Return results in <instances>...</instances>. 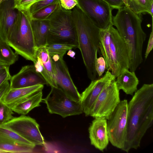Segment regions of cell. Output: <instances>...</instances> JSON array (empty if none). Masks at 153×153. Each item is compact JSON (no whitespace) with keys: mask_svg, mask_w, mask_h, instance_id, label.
<instances>
[{"mask_svg":"<svg viewBox=\"0 0 153 153\" xmlns=\"http://www.w3.org/2000/svg\"><path fill=\"white\" fill-rule=\"evenodd\" d=\"M153 121V84H144L128 103L126 128L122 150L137 149Z\"/></svg>","mask_w":153,"mask_h":153,"instance_id":"1","label":"cell"},{"mask_svg":"<svg viewBox=\"0 0 153 153\" xmlns=\"http://www.w3.org/2000/svg\"><path fill=\"white\" fill-rule=\"evenodd\" d=\"M125 5L113 16L112 24L125 41L129 58V70L134 71L142 63L143 47L146 35L143 30L141 17Z\"/></svg>","mask_w":153,"mask_h":153,"instance_id":"2","label":"cell"},{"mask_svg":"<svg viewBox=\"0 0 153 153\" xmlns=\"http://www.w3.org/2000/svg\"><path fill=\"white\" fill-rule=\"evenodd\" d=\"M78 48L81 52L88 78L97 79L95 63L100 51V29L92 22L78 4L71 10Z\"/></svg>","mask_w":153,"mask_h":153,"instance_id":"3","label":"cell"},{"mask_svg":"<svg viewBox=\"0 0 153 153\" xmlns=\"http://www.w3.org/2000/svg\"><path fill=\"white\" fill-rule=\"evenodd\" d=\"M17 10L16 22L7 43L17 54L34 62L37 49L29 10Z\"/></svg>","mask_w":153,"mask_h":153,"instance_id":"4","label":"cell"},{"mask_svg":"<svg viewBox=\"0 0 153 153\" xmlns=\"http://www.w3.org/2000/svg\"><path fill=\"white\" fill-rule=\"evenodd\" d=\"M49 32L47 44L60 43L76 46L78 41L71 10L60 7L48 19Z\"/></svg>","mask_w":153,"mask_h":153,"instance_id":"5","label":"cell"},{"mask_svg":"<svg viewBox=\"0 0 153 153\" xmlns=\"http://www.w3.org/2000/svg\"><path fill=\"white\" fill-rule=\"evenodd\" d=\"M127 105L126 100L120 101L107 120L109 141L113 146L121 150L126 136Z\"/></svg>","mask_w":153,"mask_h":153,"instance_id":"6","label":"cell"},{"mask_svg":"<svg viewBox=\"0 0 153 153\" xmlns=\"http://www.w3.org/2000/svg\"><path fill=\"white\" fill-rule=\"evenodd\" d=\"M43 100L49 113L63 118L83 113L80 102L71 99L58 88L51 87L49 93Z\"/></svg>","mask_w":153,"mask_h":153,"instance_id":"7","label":"cell"},{"mask_svg":"<svg viewBox=\"0 0 153 153\" xmlns=\"http://www.w3.org/2000/svg\"><path fill=\"white\" fill-rule=\"evenodd\" d=\"M93 23L100 29H105L112 24L113 9L102 0H76Z\"/></svg>","mask_w":153,"mask_h":153,"instance_id":"8","label":"cell"},{"mask_svg":"<svg viewBox=\"0 0 153 153\" xmlns=\"http://www.w3.org/2000/svg\"><path fill=\"white\" fill-rule=\"evenodd\" d=\"M119 91L115 79L113 80L100 94L90 116L94 118H104L107 120L120 101Z\"/></svg>","mask_w":153,"mask_h":153,"instance_id":"9","label":"cell"},{"mask_svg":"<svg viewBox=\"0 0 153 153\" xmlns=\"http://www.w3.org/2000/svg\"><path fill=\"white\" fill-rule=\"evenodd\" d=\"M111 26L110 49L112 63V74L116 79L122 70L129 69V58L126 44L116 29Z\"/></svg>","mask_w":153,"mask_h":153,"instance_id":"10","label":"cell"},{"mask_svg":"<svg viewBox=\"0 0 153 153\" xmlns=\"http://www.w3.org/2000/svg\"><path fill=\"white\" fill-rule=\"evenodd\" d=\"M16 132L36 145H42L44 139L41 134L39 125L36 120L30 117L22 115L14 117L1 125Z\"/></svg>","mask_w":153,"mask_h":153,"instance_id":"11","label":"cell"},{"mask_svg":"<svg viewBox=\"0 0 153 153\" xmlns=\"http://www.w3.org/2000/svg\"><path fill=\"white\" fill-rule=\"evenodd\" d=\"M115 79L111 72L107 71L102 78L91 81L89 86L81 94L80 103L85 116H90L101 92L113 80Z\"/></svg>","mask_w":153,"mask_h":153,"instance_id":"12","label":"cell"},{"mask_svg":"<svg viewBox=\"0 0 153 153\" xmlns=\"http://www.w3.org/2000/svg\"><path fill=\"white\" fill-rule=\"evenodd\" d=\"M53 64L57 88L61 90L71 99L80 102L81 94L72 80L68 66L63 58L60 57L57 61H53Z\"/></svg>","mask_w":153,"mask_h":153,"instance_id":"13","label":"cell"},{"mask_svg":"<svg viewBox=\"0 0 153 153\" xmlns=\"http://www.w3.org/2000/svg\"><path fill=\"white\" fill-rule=\"evenodd\" d=\"M36 71L46 81L47 85L57 88L55 77L53 61L45 46L38 49L36 59L33 62Z\"/></svg>","mask_w":153,"mask_h":153,"instance_id":"14","label":"cell"},{"mask_svg":"<svg viewBox=\"0 0 153 153\" xmlns=\"http://www.w3.org/2000/svg\"><path fill=\"white\" fill-rule=\"evenodd\" d=\"M18 10L14 7V0L0 4V39L7 42L15 24Z\"/></svg>","mask_w":153,"mask_h":153,"instance_id":"15","label":"cell"},{"mask_svg":"<svg viewBox=\"0 0 153 153\" xmlns=\"http://www.w3.org/2000/svg\"><path fill=\"white\" fill-rule=\"evenodd\" d=\"M107 121L104 118H95L88 128L91 144L101 151L106 148L109 141Z\"/></svg>","mask_w":153,"mask_h":153,"instance_id":"16","label":"cell"},{"mask_svg":"<svg viewBox=\"0 0 153 153\" xmlns=\"http://www.w3.org/2000/svg\"><path fill=\"white\" fill-rule=\"evenodd\" d=\"M42 84L28 87L10 89L1 101L11 108L35 93L42 91Z\"/></svg>","mask_w":153,"mask_h":153,"instance_id":"17","label":"cell"},{"mask_svg":"<svg viewBox=\"0 0 153 153\" xmlns=\"http://www.w3.org/2000/svg\"><path fill=\"white\" fill-rule=\"evenodd\" d=\"M117 78L116 82L119 90H122L126 94L132 96L137 90L139 81L134 71L124 69Z\"/></svg>","mask_w":153,"mask_h":153,"instance_id":"18","label":"cell"},{"mask_svg":"<svg viewBox=\"0 0 153 153\" xmlns=\"http://www.w3.org/2000/svg\"><path fill=\"white\" fill-rule=\"evenodd\" d=\"M31 24L37 49L45 46L47 44L49 32V20H36L31 18Z\"/></svg>","mask_w":153,"mask_h":153,"instance_id":"19","label":"cell"},{"mask_svg":"<svg viewBox=\"0 0 153 153\" xmlns=\"http://www.w3.org/2000/svg\"><path fill=\"white\" fill-rule=\"evenodd\" d=\"M42 97V90L39 91L14 105L11 109L19 114L26 115L33 108L40 105Z\"/></svg>","mask_w":153,"mask_h":153,"instance_id":"20","label":"cell"},{"mask_svg":"<svg viewBox=\"0 0 153 153\" xmlns=\"http://www.w3.org/2000/svg\"><path fill=\"white\" fill-rule=\"evenodd\" d=\"M0 143H8L34 148L36 145L16 132L0 125Z\"/></svg>","mask_w":153,"mask_h":153,"instance_id":"21","label":"cell"},{"mask_svg":"<svg viewBox=\"0 0 153 153\" xmlns=\"http://www.w3.org/2000/svg\"><path fill=\"white\" fill-rule=\"evenodd\" d=\"M110 27L106 29H100V50L105 60L107 71L111 72L112 63L110 49Z\"/></svg>","mask_w":153,"mask_h":153,"instance_id":"22","label":"cell"},{"mask_svg":"<svg viewBox=\"0 0 153 153\" xmlns=\"http://www.w3.org/2000/svg\"><path fill=\"white\" fill-rule=\"evenodd\" d=\"M6 42L0 39V64L9 66L18 59V55L14 52Z\"/></svg>","mask_w":153,"mask_h":153,"instance_id":"23","label":"cell"},{"mask_svg":"<svg viewBox=\"0 0 153 153\" xmlns=\"http://www.w3.org/2000/svg\"><path fill=\"white\" fill-rule=\"evenodd\" d=\"M10 80V89L29 87L27 65L23 66L19 72L11 76Z\"/></svg>","mask_w":153,"mask_h":153,"instance_id":"24","label":"cell"},{"mask_svg":"<svg viewBox=\"0 0 153 153\" xmlns=\"http://www.w3.org/2000/svg\"><path fill=\"white\" fill-rule=\"evenodd\" d=\"M60 6L59 1L30 15L31 18L36 20H48Z\"/></svg>","mask_w":153,"mask_h":153,"instance_id":"25","label":"cell"},{"mask_svg":"<svg viewBox=\"0 0 153 153\" xmlns=\"http://www.w3.org/2000/svg\"><path fill=\"white\" fill-rule=\"evenodd\" d=\"M45 46L51 57L54 55H58L62 58L67 51L78 48L76 46L60 43L48 44Z\"/></svg>","mask_w":153,"mask_h":153,"instance_id":"26","label":"cell"},{"mask_svg":"<svg viewBox=\"0 0 153 153\" xmlns=\"http://www.w3.org/2000/svg\"><path fill=\"white\" fill-rule=\"evenodd\" d=\"M34 148L8 143H0V153H31Z\"/></svg>","mask_w":153,"mask_h":153,"instance_id":"27","label":"cell"},{"mask_svg":"<svg viewBox=\"0 0 153 153\" xmlns=\"http://www.w3.org/2000/svg\"><path fill=\"white\" fill-rule=\"evenodd\" d=\"M133 11L139 15L147 13L153 17V0H135Z\"/></svg>","mask_w":153,"mask_h":153,"instance_id":"28","label":"cell"},{"mask_svg":"<svg viewBox=\"0 0 153 153\" xmlns=\"http://www.w3.org/2000/svg\"><path fill=\"white\" fill-rule=\"evenodd\" d=\"M13 111L1 100L0 101V125L12 119L14 117Z\"/></svg>","mask_w":153,"mask_h":153,"instance_id":"29","label":"cell"},{"mask_svg":"<svg viewBox=\"0 0 153 153\" xmlns=\"http://www.w3.org/2000/svg\"><path fill=\"white\" fill-rule=\"evenodd\" d=\"M59 0H38L30 7L29 12L31 15L42 8L58 1Z\"/></svg>","mask_w":153,"mask_h":153,"instance_id":"30","label":"cell"},{"mask_svg":"<svg viewBox=\"0 0 153 153\" xmlns=\"http://www.w3.org/2000/svg\"><path fill=\"white\" fill-rule=\"evenodd\" d=\"M38 0H14V7L18 10H29L30 7Z\"/></svg>","mask_w":153,"mask_h":153,"instance_id":"31","label":"cell"},{"mask_svg":"<svg viewBox=\"0 0 153 153\" xmlns=\"http://www.w3.org/2000/svg\"><path fill=\"white\" fill-rule=\"evenodd\" d=\"M106 64L103 57L101 56L97 59L95 63V68L99 77L101 76L105 71Z\"/></svg>","mask_w":153,"mask_h":153,"instance_id":"32","label":"cell"},{"mask_svg":"<svg viewBox=\"0 0 153 153\" xmlns=\"http://www.w3.org/2000/svg\"><path fill=\"white\" fill-rule=\"evenodd\" d=\"M60 6L63 9L70 10L78 4L76 0H59Z\"/></svg>","mask_w":153,"mask_h":153,"instance_id":"33","label":"cell"},{"mask_svg":"<svg viewBox=\"0 0 153 153\" xmlns=\"http://www.w3.org/2000/svg\"><path fill=\"white\" fill-rule=\"evenodd\" d=\"M9 67L8 66L0 70V86L5 81L10 80L11 77Z\"/></svg>","mask_w":153,"mask_h":153,"instance_id":"34","label":"cell"},{"mask_svg":"<svg viewBox=\"0 0 153 153\" xmlns=\"http://www.w3.org/2000/svg\"><path fill=\"white\" fill-rule=\"evenodd\" d=\"M108 4L113 9H118L125 5L122 0H102Z\"/></svg>","mask_w":153,"mask_h":153,"instance_id":"35","label":"cell"},{"mask_svg":"<svg viewBox=\"0 0 153 153\" xmlns=\"http://www.w3.org/2000/svg\"><path fill=\"white\" fill-rule=\"evenodd\" d=\"M10 89L8 80L4 82L0 86V101H1Z\"/></svg>","mask_w":153,"mask_h":153,"instance_id":"36","label":"cell"},{"mask_svg":"<svg viewBox=\"0 0 153 153\" xmlns=\"http://www.w3.org/2000/svg\"><path fill=\"white\" fill-rule=\"evenodd\" d=\"M153 17H152V27L146 50L145 53V58L146 59L149 53L152 50L153 47Z\"/></svg>","mask_w":153,"mask_h":153,"instance_id":"37","label":"cell"},{"mask_svg":"<svg viewBox=\"0 0 153 153\" xmlns=\"http://www.w3.org/2000/svg\"><path fill=\"white\" fill-rule=\"evenodd\" d=\"M129 7L133 11L135 6V0H127Z\"/></svg>","mask_w":153,"mask_h":153,"instance_id":"38","label":"cell"},{"mask_svg":"<svg viewBox=\"0 0 153 153\" xmlns=\"http://www.w3.org/2000/svg\"><path fill=\"white\" fill-rule=\"evenodd\" d=\"M67 53V55L72 58H74V57L76 54L75 52L71 50H68Z\"/></svg>","mask_w":153,"mask_h":153,"instance_id":"39","label":"cell"},{"mask_svg":"<svg viewBox=\"0 0 153 153\" xmlns=\"http://www.w3.org/2000/svg\"><path fill=\"white\" fill-rule=\"evenodd\" d=\"M125 5L129 7L127 0H122Z\"/></svg>","mask_w":153,"mask_h":153,"instance_id":"40","label":"cell"},{"mask_svg":"<svg viewBox=\"0 0 153 153\" xmlns=\"http://www.w3.org/2000/svg\"><path fill=\"white\" fill-rule=\"evenodd\" d=\"M6 66V65H2L1 64H0V70L1 69L8 66Z\"/></svg>","mask_w":153,"mask_h":153,"instance_id":"41","label":"cell"},{"mask_svg":"<svg viewBox=\"0 0 153 153\" xmlns=\"http://www.w3.org/2000/svg\"><path fill=\"white\" fill-rule=\"evenodd\" d=\"M6 0H2V2H3V1H6Z\"/></svg>","mask_w":153,"mask_h":153,"instance_id":"42","label":"cell"},{"mask_svg":"<svg viewBox=\"0 0 153 153\" xmlns=\"http://www.w3.org/2000/svg\"><path fill=\"white\" fill-rule=\"evenodd\" d=\"M2 1V0H0V4L1 3Z\"/></svg>","mask_w":153,"mask_h":153,"instance_id":"43","label":"cell"}]
</instances>
